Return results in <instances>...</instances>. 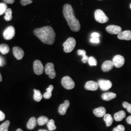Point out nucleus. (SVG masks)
<instances>
[{
	"mask_svg": "<svg viewBox=\"0 0 131 131\" xmlns=\"http://www.w3.org/2000/svg\"><path fill=\"white\" fill-rule=\"evenodd\" d=\"M34 33L43 43L52 45L55 41L56 33L51 26H46L37 28L34 30Z\"/></svg>",
	"mask_w": 131,
	"mask_h": 131,
	"instance_id": "f257e3e1",
	"label": "nucleus"
},
{
	"mask_svg": "<svg viewBox=\"0 0 131 131\" xmlns=\"http://www.w3.org/2000/svg\"><path fill=\"white\" fill-rule=\"evenodd\" d=\"M63 13L71 31L75 32H79L81 28V25L78 19L75 17L74 10L71 5L69 4L64 5Z\"/></svg>",
	"mask_w": 131,
	"mask_h": 131,
	"instance_id": "f03ea898",
	"label": "nucleus"
},
{
	"mask_svg": "<svg viewBox=\"0 0 131 131\" xmlns=\"http://www.w3.org/2000/svg\"><path fill=\"white\" fill-rule=\"evenodd\" d=\"M76 40L73 38H69L63 44L64 47V51L66 53H69L72 52L76 46Z\"/></svg>",
	"mask_w": 131,
	"mask_h": 131,
	"instance_id": "7ed1b4c3",
	"label": "nucleus"
},
{
	"mask_svg": "<svg viewBox=\"0 0 131 131\" xmlns=\"http://www.w3.org/2000/svg\"><path fill=\"white\" fill-rule=\"evenodd\" d=\"M95 19L97 21L101 24H104L108 21V18L102 10L97 9L95 11Z\"/></svg>",
	"mask_w": 131,
	"mask_h": 131,
	"instance_id": "20e7f679",
	"label": "nucleus"
},
{
	"mask_svg": "<svg viewBox=\"0 0 131 131\" xmlns=\"http://www.w3.org/2000/svg\"><path fill=\"white\" fill-rule=\"evenodd\" d=\"M61 83L65 89L68 90L73 89L75 86L74 82L70 77L68 76H65L62 78Z\"/></svg>",
	"mask_w": 131,
	"mask_h": 131,
	"instance_id": "39448f33",
	"label": "nucleus"
},
{
	"mask_svg": "<svg viewBox=\"0 0 131 131\" xmlns=\"http://www.w3.org/2000/svg\"><path fill=\"white\" fill-rule=\"evenodd\" d=\"M45 72L46 74L49 75L51 79H53L56 76L54 64L52 63H47L45 67Z\"/></svg>",
	"mask_w": 131,
	"mask_h": 131,
	"instance_id": "423d86ee",
	"label": "nucleus"
},
{
	"mask_svg": "<svg viewBox=\"0 0 131 131\" xmlns=\"http://www.w3.org/2000/svg\"><path fill=\"white\" fill-rule=\"evenodd\" d=\"M33 68L35 73L37 75H41L44 71V67L42 62L39 60L34 61L33 64Z\"/></svg>",
	"mask_w": 131,
	"mask_h": 131,
	"instance_id": "0eeeda50",
	"label": "nucleus"
},
{
	"mask_svg": "<svg viewBox=\"0 0 131 131\" xmlns=\"http://www.w3.org/2000/svg\"><path fill=\"white\" fill-rule=\"evenodd\" d=\"M98 84L100 89L103 91H107L111 89L112 86V84L110 81L105 80H99Z\"/></svg>",
	"mask_w": 131,
	"mask_h": 131,
	"instance_id": "6e6552de",
	"label": "nucleus"
},
{
	"mask_svg": "<svg viewBox=\"0 0 131 131\" xmlns=\"http://www.w3.org/2000/svg\"><path fill=\"white\" fill-rule=\"evenodd\" d=\"M15 35V30L14 27L12 26H10L6 28L4 33H3V36L6 40H10L14 38V36Z\"/></svg>",
	"mask_w": 131,
	"mask_h": 131,
	"instance_id": "1a4fd4ad",
	"label": "nucleus"
},
{
	"mask_svg": "<svg viewBox=\"0 0 131 131\" xmlns=\"http://www.w3.org/2000/svg\"><path fill=\"white\" fill-rule=\"evenodd\" d=\"M113 62L114 65L117 68L122 67L125 63V59L121 55H116L113 57Z\"/></svg>",
	"mask_w": 131,
	"mask_h": 131,
	"instance_id": "9d476101",
	"label": "nucleus"
},
{
	"mask_svg": "<svg viewBox=\"0 0 131 131\" xmlns=\"http://www.w3.org/2000/svg\"><path fill=\"white\" fill-rule=\"evenodd\" d=\"M106 30L108 33L112 35H118L122 32V29L120 26L110 25L106 27Z\"/></svg>",
	"mask_w": 131,
	"mask_h": 131,
	"instance_id": "9b49d317",
	"label": "nucleus"
},
{
	"mask_svg": "<svg viewBox=\"0 0 131 131\" xmlns=\"http://www.w3.org/2000/svg\"><path fill=\"white\" fill-rule=\"evenodd\" d=\"M13 53L17 60L21 59L24 55V50L19 47H14L13 48Z\"/></svg>",
	"mask_w": 131,
	"mask_h": 131,
	"instance_id": "f8f14e48",
	"label": "nucleus"
},
{
	"mask_svg": "<svg viewBox=\"0 0 131 131\" xmlns=\"http://www.w3.org/2000/svg\"><path fill=\"white\" fill-rule=\"evenodd\" d=\"M99 85L98 83L93 81H90L87 82L85 85L84 88L86 90H91V91H96L98 89Z\"/></svg>",
	"mask_w": 131,
	"mask_h": 131,
	"instance_id": "ddd939ff",
	"label": "nucleus"
},
{
	"mask_svg": "<svg viewBox=\"0 0 131 131\" xmlns=\"http://www.w3.org/2000/svg\"><path fill=\"white\" fill-rule=\"evenodd\" d=\"M117 38L120 40H131V31L126 30L122 32L117 35Z\"/></svg>",
	"mask_w": 131,
	"mask_h": 131,
	"instance_id": "4468645a",
	"label": "nucleus"
},
{
	"mask_svg": "<svg viewBox=\"0 0 131 131\" xmlns=\"http://www.w3.org/2000/svg\"><path fill=\"white\" fill-rule=\"evenodd\" d=\"M70 103L69 101L66 100L64 103H62L60 105L58 108V112L61 115H65L67 112L68 108L69 107Z\"/></svg>",
	"mask_w": 131,
	"mask_h": 131,
	"instance_id": "2eb2a0df",
	"label": "nucleus"
},
{
	"mask_svg": "<svg viewBox=\"0 0 131 131\" xmlns=\"http://www.w3.org/2000/svg\"><path fill=\"white\" fill-rule=\"evenodd\" d=\"M114 66L113 61L107 60L103 62L102 66V69L104 72H108L111 70Z\"/></svg>",
	"mask_w": 131,
	"mask_h": 131,
	"instance_id": "dca6fc26",
	"label": "nucleus"
},
{
	"mask_svg": "<svg viewBox=\"0 0 131 131\" xmlns=\"http://www.w3.org/2000/svg\"><path fill=\"white\" fill-rule=\"evenodd\" d=\"M93 113L94 115L97 117H103L106 114V109L104 107H100L95 109Z\"/></svg>",
	"mask_w": 131,
	"mask_h": 131,
	"instance_id": "f3484780",
	"label": "nucleus"
},
{
	"mask_svg": "<svg viewBox=\"0 0 131 131\" xmlns=\"http://www.w3.org/2000/svg\"><path fill=\"white\" fill-rule=\"evenodd\" d=\"M117 96L116 94L113 93V92H106L103 94L102 95V98L103 100L106 101H109L115 98Z\"/></svg>",
	"mask_w": 131,
	"mask_h": 131,
	"instance_id": "a211bd4d",
	"label": "nucleus"
},
{
	"mask_svg": "<svg viewBox=\"0 0 131 131\" xmlns=\"http://www.w3.org/2000/svg\"><path fill=\"white\" fill-rule=\"evenodd\" d=\"M37 123L36 118L35 117H31L27 123V128L29 130H33L37 126Z\"/></svg>",
	"mask_w": 131,
	"mask_h": 131,
	"instance_id": "6ab92c4d",
	"label": "nucleus"
},
{
	"mask_svg": "<svg viewBox=\"0 0 131 131\" xmlns=\"http://www.w3.org/2000/svg\"><path fill=\"white\" fill-rule=\"evenodd\" d=\"M126 117V113L124 111L121 110L116 113L114 115V119L116 122H120Z\"/></svg>",
	"mask_w": 131,
	"mask_h": 131,
	"instance_id": "aec40b11",
	"label": "nucleus"
},
{
	"mask_svg": "<svg viewBox=\"0 0 131 131\" xmlns=\"http://www.w3.org/2000/svg\"><path fill=\"white\" fill-rule=\"evenodd\" d=\"M104 121L106 123V126H110L112 124L113 119L111 115L109 114H106L104 116Z\"/></svg>",
	"mask_w": 131,
	"mask_h": 131,
	"instance_id": "412c9836",
	"label": "nucleus"
},
{
	"mask_svg": "<svg viewBox=\"0 0 131 131\" xmlns=\"http://www.w3.org/2000/svg\"><path fill=\"white\" fill-rule=\"evenodd\" d=\"M34 99L36 101L39 102L42 99V95L40 91L37 89H34Z\"/></svg>",
	"mask_w": 131,
	"mask_h": 131,
	"instance_id": "4be33fe9",
	"label": "nucleus"
},
{
	"mask_svg": "<svg viewBox=\"0 0 131 131\" xmlns=\"http://www.w3.org/2000/svg\"><path fill=\"white\" fill-rule=\"evenodd\" d=\"M9 46L6 44H2L0 45V52L3 54H6L9 52Z\"/></svg>",
	"mask_w": 131,
	"mask_h": 131,
	"instance_id": "5701e85b",
	"label": "nucleus"
},
{
	"mask_svg": "<svg viewBox=\"0 0 131 131\" xmlns=\"http://www.w3.org/2000/svg\"><path fill=\"white\" fill-rule=\"evenodd\" d=\"M12 10L11 8H7L5 12V16L4 17L5 20L7 21H9L12 19Z\"/></svg>",
	"mask_w": 131,
	"mask_h": 131,
	"instance_id": "b1692460",
	"label": "nucleus"
},
{
	"mask_svg": "<svg viewBox=\"0 0 131 131\" xmlns=\"http://www.w3.org/2000/svg\"><path fill=\"white\" fill-rule=\"evenodd\" d=\"M48 122H49V119L45 116H41V117L38 118V120H37L38 124L40 126H42V125L46 124Z\"/></svg>",
	"mask_w": 131,
	"mask_h": 131,
	"instance_id": "393cba45",
	"label": "nucleus"
},
{
	"mask_svg": "<svg viewBox=\"0 0 131 131\" xmlns=\"http://www.w3.org/2000/svg\"><path fill=\"white\" fill-rule=\"evenodd\" d=\"M47 125L49 131H54L56 129V126L54 124V121L53 119L49 121V122L47 123Z\"/></svg>",
	"mask_w": 131,
	"mask_h": 131,
	"instance_id": "a878e982",
	"label": "nucleus"
},
{
	"mask_svg": "<svg viewBox=\"0 0 131 131\" xmlns=\"http://www.w3.org/2000/svg\"><path fill=\"white\" fill-rule=\"evenodd\" d=\"M10 125L9 121H6L0 125V131H8Z\"/></svg>",
	"mask_w": 131,
	"mask_h": 131,
	"instance_id": "bb28decb",
	"label": "nucleus"
},
{
	"mask_svg": "<svg viewBox=\"0 0 131 131\" xmlns=\"http://www.w3.org/2000/svg\"><path fill=\"white\" fill-rule=\"evenodd\" d=\"M7 9V6L5 3H0V16L4 14Z\"/></svg>",
	"mask_w": 131,
	"mask_h": 131,
	"instance_id": "cd10ccee",
	"label": "nucleus"
},
{
	"mask_svg": "<svg viewBox=\"0 0 131 131\" xmlns=\"http://www.w3.org/2000/svg\"><path fill=\"white\" fill-rule=\"evenodd\" d=\"M89 65L91 66H95L97 64V62L96 59L93 56H90L88 61Z\"/></svg>",
	"mask_w": 131,
	"mask_h": 131,
	"instance_id": "c85d7f7f",
	"label": "nucleus"
},
{
	"mask_svg": "<svg viewBox=\"0 0 131 131\" xmlns=\"http://www.w3.org/2000/svg\"><path fill=\"white\" fill-rule=\"evenodd\" d=\"M122 105L123 107L126 108L128 112L131 114V104L125 102L123 103Z\"/></svg>",
	"mask_w": 131,
	"mask_h": 131,
	"instance_id": "c756f323",
	"label": "nucleus"
},
{
	"mask_svg": "<svg viewBox=\"0 0 131 131\" xmlns=\"http://www.w3.org/2000/svg\"><path fill=\"white\" fill-rule=\"evenodd\" d=\"M113 131H125V127L122 125H119L114 128Z\"/></svg>",
	"mask_w": 131,
	"mask_h": 131,
	"instance_id": "7c9ffc66",
	"label": "nucleus"
},
{
	"mask_svg": "<svg viewBox=\"0 0 131 131\" xmlns=\"http://www.w3.org/2000/svg\"><path fill=\"white\" fill-rule=\"evenodd\" d=\"M32 3H33V1L32 0H21L20 1V4L23 6H25V5L31 4Z\"/></svg>",
	"mask_w": 131,
	"mask_h": 131,
	"instance_id": "2f4dec72",
	"label": "nucleus"
},
{
	"mask_svg": "<svg viewBox=\"0 0 131 131\" xmlns=\"http://www.w3.org/2000/svg\"><path fill=\"white\" fill-rule=\"evenodd\" d=\"M52 96V92H47L43 94V97L46 99H49L51 98Z\"/></svg>",
	"mask_w": 131,
	"mask_h": 131,
	"instance_id": "473e14b6",
	"label": "nucleus"
},
{
	"mask_svg": "<svg viewBox=\"0 0 131 131\" xmlns=\"http://www.w3.org/2000/svg\"><path fill=\"white\" fill-rule=\"evenodd\" d=\"M77 53L79 56H84L86 55V51L83 50H79L77 51Z\"/></svg>",
	"mask_w": 131,
	"mask_h": 131,
	"instance_id": "72a5a7b5",
	"label": "nucleus"
},
{
	"mask_svg": "<svg viewBox=\"0 0 131 131\" xmlns=\"http://www.w3.org/2000/svg\"><path fill=\"white\" fill-rule=\"evenodd\" d=\"M5 59L2 57L0 56V66L3 67L5 65Z\"/></svg>",
	"mask_w": 131,
	"mask_h": 131,
	"instance_id": "f704fd0d",
	"label": "nucleus"
},
{
	"mask_svg": "<svg viewBox=\"0 0 131 131\" xmlns=\"http://www.w3.org/2000/svg\"><path fill=\"white\" fill-rule=\"evenodd\" d=\"M90 42L94 43H98L100 42L99 38H91L90 39Z\"/></svg>",
	"mask_w": 131,
	"mask_h": 131,
	"instance_id": "c9c22d12",
	"label": "nucleus"
},
{
	"mask_svg": "<svg viewBox=\"0 0 131 131\" xmlns=\"http://www.w3.org/2000/svg\"><path fill=\"white\" fill-rule=\"evenodd\" d=\"M89 57L85 55L84 56H83V58L82 59V61L84 63H86L89 61Z\"/></svg>",
	"mask_w": 131,
	"mask_h": 131,
	"instance_id": "e433bc0d",
	"label": "nucleus"
},
{
	"mask_svg": "<svg viewBox=\"0 0 131 131\" xmlns=\"http://www.w3.org/2000/svg\"><path fill=\"white\" fill-rule=\"evenodd\" d=\"M5 115L4 112L0 110V121H3L5 119Z\"/></svg>",
	"mask_w": 131,
	"mask_h": 131,
	"instance_id": "4c0bfd02",
	"label": "nucleus"
},
{
	"mask_svg": "<svg viewBox=\"0 0 131 131\" xmlns=\"http://www.w3.org/2000/svg\"><path fill=\"white\" fill-rule=\"evenodd\" d=\"M100 37V34L98 33H93L91 34L92 38H99Z\"/></svg>",
	"mask_w": 131,
	"mask_h": 131,
	"instance_id": "58836bf2",
	"label": "nucleus"
},
{
	"mask_svg": "<svg viewBox=\"0 0 131 131\" xmlns=\"http://www.w3.org/2000/svg\"><path fill=\"white\" fill-rule=\"evenodd\" d=\"M53 89V86L52 85H49V86L46 89V91L47 92H52Z\"/></svg>",
	"mask_w": 131,
	"mask_h": 131,
	"instance_id": "ea45409f",
	"label": "nucleus"
},
{
	"mask_svg": "<svg viewBox=\"0 0 131 131\" xmlns=\"http://www.w3.org/2000/svg\"><path fill=\"white\" fill-rule=\"evenodd\" d=\"M5 4H12L15 2V0H3Z\"/></svg>",
	"mask_w": 131,
	"mask_h": 131,
	"instance_id": "a19ab883",
	"label": "nucleus"
},
{
	"mask_svg": "<svg viewBox=\"0 0 131 131\" xmlns=\"http://www.w3.org/2000/svg\"><path fill=\"white\" fill-rule=\"evenodd\" d=\"M126 122L128 124L131 125V116H129L127 118Z\"/></svg>",
	"mask_w": 131,
	"mask_h": 131,
	"instance_id": "79ce46f5",
	"label": "nucleus"
},
{
	"mask_svg": "<svg viewBox=\"0 0 131 131\" xmlns=\"http://www.w3.org/2000/svg\"><path fill=\"white\" fill-rule=\"evenodd\" d=\"M2 75L0 73V82H2Z\"/></svg>",
	"mask_w": 131,
	"mask_h": 131,
	"instance_id": "37998d69",
	"label": "nucleus"
},
{
	"mask_svg": "<svg viewBox=\"0 0 131 131\" xmlns=\"http://www.w3.org/2000/svg\"><path fill=\"white\" fill-rule=\"evenodd\" d=\"M16 131H23V130L21 129H20V128H19V129H18Z\"/></svg>",
	"mask_w": 131,
	"mask_h": 131,
	"instance_id": "c03bdc74",
	"label": "nucleus"
},
{
	"mask_svg": "<svg viewBox=\"0 0 131 131\" xmlns=\"http://www.w3.org/2000/svg\"><path fill=\"white\" fill-rule=\"evenodd\" d=\"M38 131H48L47 130H42V129H40V130H38Z\"/></svg>",
	"mask_w": 131,
	"mask_h": 131,
	"instance_id": "a18cd8bd",
	"label": "nucleus"
},
{
	"mask_svg": "<svg viewBox=\"0 0 131 131\" xmlns=\"http://www.w3.org/2000/svg\"><path fill=\"white\" fill-rule=\"evenodd\" d=\"M130 8H131V5H130Z\"/></svg>",
	"mask_w": 131,
	"mask_h": 131,
	"instance_id": "49530a36",
	"label": "nucleus"
}]
</instances>
